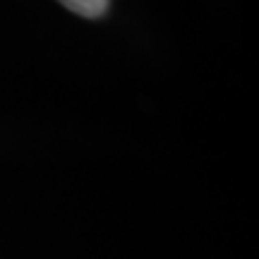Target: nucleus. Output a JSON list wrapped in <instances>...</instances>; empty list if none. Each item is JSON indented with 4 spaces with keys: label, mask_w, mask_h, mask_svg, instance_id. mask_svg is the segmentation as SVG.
<instances>
[{
    "label": "nucleus",
    "mask_w": 259,
    "mask_h": 259,
    "mask_svg": "<svg viewBox=\"0 0 259 259\" xmlns=\"http://www.w3.org/2000/svg\"><path fill=\"white\" fill-rule=\"evenodd\" d=\"M60 3H63L67 10H72L74 15H79V17L96 19L108 10V3H111V0H60Z\"/></svg>",
    "instance_id": "1"
}]
</instances>
